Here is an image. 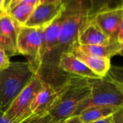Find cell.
<instances>
[{
	"label": "cell",
	"instance_id": "obj_24",
	"mask_svg": "<svg viewBox=\"0 0 123 123\" xmlns=\"http://www.w3.org/2000/svg\"><path fill=\"white\" fill-rule=\"evenodd\" d=\"M41 4H61L62 0H39Z\"/></svg>",
	"mask_w": 123,
	"mask_h": 123
},
{
	"label": "cell",
	"instance_id": "obj_28",
	"mask_svg": "<svg viewBox=\"0 0 123 123\" xmlns=\"http://www.w3.org/2000/svg\"><path fill=\"white\" fill-rule=\"evenodd\" d=\"M12 0H4V4H3V7H4V9L6 12L9 6V4L11 2Z\"/></svg>",
	"mask_w": 123,
	"mask_h": 123
},
{
	"label": "cell",
	"instance_id": "obj_19",
	"mask_svg": "<svg viewBox=\"0 0 123 123\" xmlns=\"http://www.w3.org/2000/svg\"><path fill=\"white\" fill-rule=\"evenodd\" d=\"M10 62L9 57L4 50L0 49V70L7 68L9 66Z\"/></svg>",
	"mask_w": 123,
	"mask_h": 123
},
{
	"label": "cell",
	"instance_id": "obj_17",
	"mask_svg": "<svg viewBox=\"0 0 123 123\" xmlns=\"http://www.w3.org/2000/svg\"><path fill=\"white\" fill-rule=\"evenodd\" d=\"M91 10L89 17L92 19L97 13L108 9L123 8V0H90Z\"/></svg>",
	"mask_w": 123,
	"mask_h": 123
},
{
	"label": "cell",
	"instance_id": "obj_11",
	"mask_svg": "<svg viewBox=\"0 0 123 123\" xmlns=\"http://www.w3.org/2000/svg\"><path fill=\"white\" fill-rule=\"evenodd\" d=\"M69 53L74 55L79 60L82 62L94 73H95L100 78L105 77L110 68V59L97 57L84 54L79 50L75 46L72 48Z\"/></svg>",
	"mask_w": 123,
	"mask_h": 123
},
{
	"label": "cell",
	"instance_id": "obj_20",
	"mask_svg": "<svg viewBox=\"0 0 123 123\" xmlns=\"http://www.w3.org/2000/svg\"><path fill=\"white\" fill-rule=\"evenodd\" d=\"M63 121H56L53 120L48 114L45 115L37 119H35L32 121H30L27 123H63Z\"/></svg>",
	"mask_w": 123,
	"mask_h": 123
},
{
	"label": "cell",
	"instance_id": "obj_1",
	"mask_svg": "<svg viewBox=\"0 0 123 123\" xmlns=\"http://www.w3.org/2000/svg\"><path fill=\"white\" fill-rule=\"evenodd\" d=\"M123 68L110 66L107 75L99 78H89L91 92L73 115H78L91 106L123 107Z\"/></svg>",
	"mask_w": 123,
	"mask_h": 123
},
{
	"label": "cell",
	"instance_id": "obj_7",
	"mask_svg": "<svg viewBox=\"0 0 123 123\" xmlns=\"http://www.w3.org/2000/svg\"><path fill=\"white\" fill-rule=\"evenodd\" d=\"M66 83L59 87H55L44 82L43 86L37 93L30 106L28 117L24 123H29L48 114L55 104Z\"/></svg>",
	"mask_w": 123,
	"mask_h": 123
},
{
	"label": "cell",
	"instance_id": "obj_9",
	"mask_svg": "<svg viewBox=\"0 0 123 123\" xmlns=\"http://www.w3.org/2000/svg\"><path fill=\"white\" fill-rule=\"evenodd\" d=\"M58 67L63 72L84 78H99L82 62L70 53H64L60 56Z\"/></svg>",
	"mask_w": 123,
	"mask_h": 123
},
{
	"label": "cell",
	"instance_id": "obj_25",
	"mask_svg": "<svg viewBox=\"0 0 123 123\" xmlns=\"http://www.w3.org/2000/svg\"><path fill=\"white\" fill-rule=\"evenodd\" d=\"M112 115L111 116H109L107 117H105V118H103V119H101V120H97V121H94V122H92V123H112Z\"/></svg>",
	"mask_w": 123,
	"mask_h": 123
},
{
	"label": "cell",
	"instance_id": "obj_18",
	"mask_svg": "<svg viewBox=\"0 0 123 123\" xmlns=\"http://www.w3.org/2000/svg\"><path fill=\"white\" fill-rule=\"evenodd\" d=\"M0 49L4 50L9 57H12L17 54V50L15 49L11 41L1 34H0Z\"/></svg>",
	"mask_w": 123,
	"mask_h": 123
},
{
	"label": "cell",
	"instance_id": "obj_29",
	"mask_svg": "<svg viewBox=\"0 0 123 123\" xmlns=\"http://www.w3.org/2000/svg\"><path fill=\"white\" fill-rule=\"evenodd\" d=\"M6 13H7V12H6L4 9H0V18H1V17H3L4 14H6Z\"/></svg>",
	"mask_w": 123,
	"mask_h": 123
},
{
	"label": "cell",
	"instance_id": "obj_5",
	"mask_svg": "<svg viewBox=\"0 0 123 123\" xmlns=\"http://www.w3.org/2000/svg\"><path fill=\"white\" fill-rule=\"evenodd\" d=\"M44 82L35 75L27 86L18 94L4 112V117L11 123H24L27 120L30 106Z\"/></svg>",
	"mask_w": 123,
	"mask_h": 123
},
{
	"label": "cell",
	"instance_id": "obj_13",
	"mask_svg": "<svg viewBox=\"0 0 123 123\" xmlns=\"http://www.w3.org/2000/svg\"><path fill=\"white\" fill-rule=\"evenodd\" d=\"M122 107H117L113 106L99 105L91 106L84 109L78 115L79 116L82 123H89L111 116Z\"/></svg>",
	"mask_w": 123,
	"mask_h": 123
},
{
	"label": "cell",
	"instance_id": "obj_23",
	"mask_svg": "<svg viewBox=\"0 0 123 123\" xmlns=\"http://www.w3.org/2000/svg\"><path fill=\"white\" fill-rule=\"evenodd\" d=\"M20 2L23 3V4H25L30 5V6H32L33 7H36L40 4L39 0H22Z\"/></svg>",
	"mask_w": 123,
	"mask_h": 123
},
{
	"label": "cell",
	"instance_id": "obj_15",
	"mask_svg": "<svg viewBox=\"0 0 123 123\" xmlns=\"http://www.w3.org/2000/svg\"><path fill=\"white\" fill-rule=\"evenodd\" d=\"M65 11L63 14H85L89 17L90 0H62Z\"/></svg>",
	"mask_w": 123,
	"mask_h": 123
},
{
	"label": "cell",
	"instance_id": "obj_8",
	"mask_svg": "<svg viewBox=\"0 0 123 123\" xmlns=\"http://www.w3.org/2000/svg\"><path fill=\"white\" fill-rule=\"evenodd\" d=\"M64 11L65 8L62 3L58 4H39L34 9L24 26L34 28H46L60 17Z\"/></svg>",
	"mask_w": 123,
	"mask_h": 123
},
{
	"label": "cell",
	"instance_id": "obj_30",
	"mask_svg": "<svg viewBox=\"0 0 123 123\" xmlns=\"http://www.w3.org/2000/svg\"><path fill=\"white\" fill-rule=\"evenodd\" d=\"M3 4H4V0H0V9H4Z\"/></svg>",
	"mask_w": 123,
	"mask_h": 123
},
{
	"label": "cell",
	"instance_id": "obj_6",
	"mask_svg": "<svg viewBox=\"0 0 123 123\" xmlns=\"http://www.w3.org/2000/svg\"><path fill=\"white\" fill-rule=\"evenodd\" d=\"M92 19L111 42L123 44V8L99 12Z\"/></svg>",
	"mask_w": 123,
	"mask_h": 123
},
{
	"label": "cell",
	"instance_id": "obj_3",
	"mask_svg": "<svg viewBox=\"0 0 123 123\" xmlns=\"http://www.w3.org/2000/svg\"><path fill=\"white\" fill-rule=\"evenodd\" d=\"M36 75L27 62H10L0 70V110L4 112Z\"/></svg>",
	"mask_w": 123,
	"mask_h": 123
},
{
	"label": "cell",
	"instance_id": "obj_26",
	"mask_svg": "<svg viewBox=\"0 0 123 123\" xmlns=\"http://www.w3.org/2000/svg\"><path fill=\"white\" fill-rule=\"evenodd\" d=\"M21 1H22V0H12L11 2H10V4H9V6L8 9H7V10H6V12L9 11V9H11L12 8H13V7H14V6H16L17 4H19Z\"/></svg>",
	"mask_w": 123,
	"mask_h": 123
},
{
	"label": "cell",
	"instance_id": "obj_21",
	"mask_svg": "<svg viewBox=\"0 0 123 123\" xmlns=\"http://www.w3.org/2000/svg\"><path fill=\"white\" fill-rule=\"evenodd\" d=\"M112 123H123V107L112 115Z\"/></svg>",
	"mask_w": 123,
	"mask_h": 123
},
{
	"label": "cell",
	"instance_id": "obj_27",
	"mask_svg": "<svg viewBox=\"0 0 123 123\" xmlns=\"http://www.w3.org/2000/svg\"><path fill=\"white\" fill-rule=\"evenodd\" d=\"M0 123H11L4 115V112L0 110Z\"/></svg>",
	"mask_w": 123,
	"mask_h": 123
},
{
	"label": "cell",
	"instance_id": "obj_12",
	"mask_svg": "<svg viewBox=\"0 0 123 123\" xmlns=\"http://www.w3.org/2000/svg\"><path fill=\"white\" fill-rule=\"evenodd\" d=\"M75 46L84 54L97 57L111 59L113 56L117 54L122 55L123 44L117 42H111L106 45L81 46L77 43Z\"/></svg>",
	"mask_w": 123,
	"mask_h": 123
},
{
	"label": "cell",
	"instance_id": "obj_16",
	"mask_svg": "<svg viewBox=\"0 0 123 123\" xmlns=\"http://www.w3.org/2000/svg\"><path fill=\"white\" fill-rule=\"evenodd\" d=\"M35 8V7H33L30 5L19 2L6 12L19 25L23 26L29 19Z\"/></svg>",
	"mask_w": 123,
	"mask_h": 123
},
{
	"label": "cell",
	"instance_id": "obj_2",
	"mask_svg": "<svg viewBox=\"0 0 123 123\" xmlns=\"http://www.w3.org/2000/svg\"><path fill=\"white\" fill-rule=\"evenodd\" d=\"M91 87L87 78L71 75L48 115L56 121H63L72 116L77 107L90 94Z\"/></svg>",
	"mask_w": 123,
	"mask_h": 123
},
{
	"label": "cell",
	"instance_id": "obj_4",
	"mask_svg": "<svg viewBox=\"0 0 123 123\" xmlns=\"http://www.w3.org/2000/svg\"><path fill=\"white\" fill-rule=\"evenodd\" d=\"M17 54L25 56L34 73L37 75L40 71L43 51L37 28L21 26L17 40Z\"/></svg>",
	"mask_w": 123,
	"mask_h": 123
},
{
	"label": "cell",
	"instance_id": "obj_10",
	"mask_svg": "<svg viewBox=\"0 0 123 123\" xmlns=\"http://www.w3.org/2000/svg\"><path fill=\"white\" fill-rule=\"evenodd\" d=\"M110 43H111L110 38L102 31L92 19H89L86 22L79 33V45H106Z\"/></svg>",
	"mask_w": 123,
	"mask_h": 123
},
{
	"label": "cell",
	"instance_id": "obj_14",
	"mask_svg": "<svg viewBox=\"0 0 123 123\" xmlns=\"http://www.w3.org/2000/svg\"><path fill=\"white\" fill-rule=\"evenodd\" d=\"M20 27L21 25L7 13L0 18V34L9 39L16 50L17 36Z\"/></svg>",
	"mask_w": 123,
	"mask_h": 123
},
{
	"label": "cell",
	"instance_id": "obj_22",
	"mask_svg": "<svg viewBox=\"0 0 123 123\" xmlns=\"http://www.w3.org/2000/svg\"><path fill=\"white\" fill-rule=\"evenodd\" d=\"M63 123H83L79 115H72L66 119Z\"/></svg>",
	"mask_w": 123,
	"mask_h": 123
}]
</instances>
